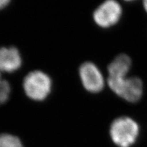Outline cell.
Listing matches in <instances>:
<instances>
[{
	"label": "cell",
	"instance_id": "1",
	"mask_svg": "<svg viewBox=\"0 0 147 147\" xmlns=\"http://www.w3.org/2000/svg\"><path fill=\"white\" fill-rule=\"evenodd\" d=\"M138 133V124L127 117L115 119L110 129L112 140L119 147H129L136 142Z\"/></svg>",
	"mask_w": 147,
	"mask_h": 147
},
{
	"label": "cell",
	"instance_id": "2",
	"mask_svg": "<svg viewBox=\"0 0 147 147\" xmlns=\"http://www.w3.org/2000/svg\"><path fill=\"white\" fill-rule=\"evenodd\" d=\"M23 88L30 99L36 101L44 100L51 92V80L43 71H32L24 79Z\"/></svg>",
	"mask_w": 147,
	"mask_h": 147
},
{
	"label": "cell",
	"instance_id": "3",
	"mask_svg": "<svg viewBox=\"0 0 147 147\" xmlns=\"http://www.w3.org/2000/svg\"><path fill=\"white\" fill-rule=\"evenodd\" d=\"M110 88L117 95L129 102H137L142 95V82L136 76L125 77L111 84Z\"/></svg>",
	"mask_w": 147,
	"mask_h": 147
},
{
	"label": "cell",
	"instance_id": "4",
	"mask_svg": "<svg viewBox=\"0 0 147 147\" xmlns=\"http://www.w3.org/2000/svg\"><path fill=\"white\" fill-rule=\"evenodd\" d=\"M122 9L117 1L108 0L102 3L93 13L94 21L99 26L110 27L119 21Z\"/></svg>",
	"mask_w": 147,
	"mask_h": 147
},
{
	"label": "cell",
	"instance_id": "5",
	"mask_svg": "<svg viewBox=\"0 0 147 147\" xmlns=\"http://www.w3.org/2000/svg\"><path fill=\"white\" fill-rule=\"evenodd\" d=\"M79 74L84 87L91 93H98L104 86V80L99 69L91 62L84 63L79 69Z\"/></svg>",
	"mask_w": 147,
	"mask_h": 147
},
{
	"label": "cell",
	"instance_id": "6",
	"mask_svg": "<svg viewBox=\"0 0 147 147\" xmlns=\"http://www.w3.org/2000/svg\"><path fill=\"white\" fill-rule=\"evenodd\" d=\"M22 59L14 47L0 48V71L13 72L21 66Z\"/></svg>",
	"mask_w": 147,
	"mask_h": 147
},
{
	"label": "cell",
	"instance_id": "7",
	"mask_svg": "<svg viewBox=\"0 0 147 147\" xmlns=\"http://www.w3.org/2000/svg\"><path fill=\"white\" fill-rule=\"evenodd\" d=\"M131 65V59L127 55L125 54L118 55L108 65V76H126Z\"/></svg>",
	"mask_w": 147,
	"mask_h": 147
},
{
	"label": "cell",
	"instance_id": "8",
	"mask_svg": "<svg viewBox=\"0 0 147 147\" xmlns=\"http://www.w3.org/2000/svg\"><path fill=\"white\" fill-rule=\"evenodd\" d=\"M0 147H23V145L17 137L3 134L0 135Z\"/></svg>",
	"mask_w": 147,
	"mask_h": 147
},
{
	"label": "cell",
	"instance_id": "9",
	"mask_svg": "<svg viewBox=\"0 0 147 147\" xmlns=\"http://www.w3.org/2000/svg\"><path fill=\"white\" fill-rule=\"evenodd\" d=\"M10 93V84L6 80L0 79V105L8 100Z\"/></svg>",
	"mask_w": 147,
	"mask_h": 147
},
{
	"label": "cell",
	"instance_id": "10",
	"mask_svg": "<svg viewBox=\"0 0 147 147\" xmlns=\"http://www.w3.org/2000/svg\"><path fill=\"white\" fill-rule=\"evenodd\" d=\"M10 1L8 0H0V10L5 8Z\"/></svg>",
	"mask_w": 147,
	"mask_h": 147
},
{
	"label": "cell",
	"instance_id": "11",
	"mask_svg": "<svg viewBox=\"0 0 147 147\" xmlns=\"http://www.w3.org/2000/svg\"><path fill=\"white\" fill-rule=\"evenodd\" d=\"M144 7L145 10H146L147 12V0H145L144 1Z\"/></svg>",
	"mask_w": 147,
	"mask_h": 147
},
{
	"label": "cell",
	"instance_id": "12",
	"mask_svg": "<svg viewBox=\"0 0 147 147\" xmlns=\"http://www.w3.org/2000/svg\"><path fill=\"white\" fill-rule=\"evenodd\" d=\"M0 79H1V71H0Z\"/></svg>",
	"mask_w": 147,
	"mask_h": 147
}]
</instances>
